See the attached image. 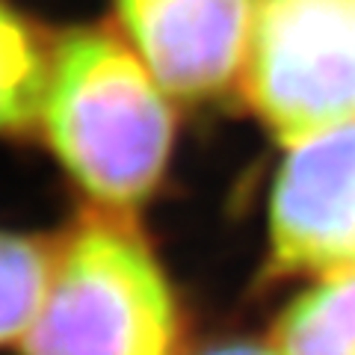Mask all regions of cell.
Listing matches in <instances>:
<instances>
[{
	"label": "cell",
	"mask_w": 355,
	"mask_h": 355,
	"mask_svg": "<svg viewBox=\"0 0 355 355\" xmlns=\"http://www.w3.org/2000/svg\"><path fill=\"white\" fill-rule=\"evenodd\" d=\"M243 95L275 139L355 119V0H258Z\"/></svg>",
	"instance_id": "3"
},
{
	"label": "cell",
	"mask_w": 355,
	"mask_h": 355,
	"mask_svg": "<svg viewBox=\"0 0 355 355\" xmlns=\"http://www.w3.org/2000/svg\"><path fill=\"white\" fill-rule=\"evenodd\" d=\"M270 258L282 275L355 272V119L287 146L270 193Z\"/></svg>",
	"instance_id": "4"
},
{
	"label": "cell",
	"mask_w": 355,
	"mask_h": 355,
	"mask_svg": "<svg viewBox=\"0 0 355 355\" xmlns=\"http://www.w3.org/2000/svg\"><path fill=\"white\" fill-rule=\"evenodd\" d=\"M196 355H279V349L272 343L263 347V343H252V340H222L214 343V347H205Z\"/></svg>",
	"instance_id": "9"
},
{
	"label": "cell",
	"mask_w": 355,
	"mask_h": 355,
	"mask_svg": "<svg viewBox=\"0 0 355 355\" xmlns=\"http://www.w3.org/2000/svg\"><path fill=\"white\" fill-rule=\"evenodd\" d=\"M53 254L42 243L0 231V347L27 335L48 291Z\"/></svg>",
	"instance_id": "8"
},
{
	"label": "cell",
	"mask_w": 355,
	"mask_h": 355,
	"mask_svg": "<svg viewBox=\"0 0 355 355\" xmlns=\"http://www.w3.org/2000/svg\"><path fill=\"white\" fill-rule=\"evenodd\" d=\"M39 125L60 166L101 207L142 205L169 169L172 95L113 33L71 30L53 44Z\"/></svg>",
	"instance_id": "1"
},
{
	"label": "cell",
	"mask_w": 355,
	"mask_h": 355,
	"mask_svg": "<svg viewBox=\"0 0 355 355\" xmlns=\"http://www.w3.org/2000/svg\"><path fill=\"white\" fill-rule=\"evenodd\" d=\"M51 53L39 33L0 0V133H21L42 116Z\"/></svg>",
	"instance_id": "7"
},
{
	"label": "cell",
	"mask_w": 355,
	"mask_h": 355,
	"mask_svg": "<svg viewBox=\"0 0 355 355\" xmlns=\"http://www.w3.org/2000/svg\"><path fill=\"white\" fill-rule=\"evenodd\" d=\"M128 44L178 101H210L246 69L258 0H116Z\"/></svg>",
	"instance_id": "5"
},
{
	"label": "cell",
	"mask_w": 355,
	"mask_h": 355,
	"mask_svg": "<svg viewBox=\"0 0 355 355\" xmlns=\"http://www.w3.org/2000/svg\"><path fill=\"white\" fill-rule=\"evenodd\" d=\"M279 355H355V272L317 279L272 326Z\"/></svg>",
	"instance_id": "6"
},
{
	"label": "cell",
	"mask_w": 355,
	"mask_h": 355,
	"mask_svg": "<svg viewBox=\"0 0 355 355\" xmlns=\"http://www.w3.org/2000/svg\"><path fill=\"white\" fill-rule=\"evenodd\" d=\"M181 308L160 261L119 216L77 225L53 252L21 355H175Z\"/></svg>",
	"instance_id": "2"
}]
</instances>
